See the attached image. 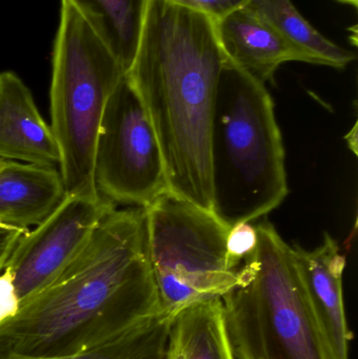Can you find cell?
I'll use <instances>...</instances> for the list:
<instances>
[{
	"label": "cell",
	"instance_id": "3957f363",
	"mask_svg": "<svg viewBox=\"0 0 358 359\" xmlns=\"http://www.w3.org/2000/svg\"><path fill=\"white\" fill-rule=\"evenodd\" d=\"M212 213L230 229L277 208L288 194L285 151L265 84L228 60L210 130Z\"/></svg>",
	"mask_w": 358,
	"mask_h": 359
},
{
	"label": "cell",
	"instance_id": "d6986e66",
	"mask_svg": "<svg viewBox=\"0 0 358 359\" xmlns=\"http://www.w3.org/2000/svg\"><path fill=\"white\" fill-rule=\"evenodd\" d=\"M168 1L205 13L212 18L216 19L235 8L246 6L250 0H168Z\"/></svg>",
	"mask_w": 358,
	"mask_h": 359
},
{
	"label": "cell",
	"instance_id": "7402d4cb",
	"mask_svg": "<svg viewBox=\"0 0 358 359\" xmlns=\"http://www.w3.org/2000/svg\"><path fill=\"white\" fill-rule=\"evenodd\" d=\"M338 1L342 2V4H349V6H352L353 8H357V0H338Z\"/></svg>",
	"mask_w": 358,
	"mask_h": 359
},
{
	"label": "cell",
	"instance_id": "6da1fadb",
	"mask_svg": "<svg viewBox=\"0 0 358 359\" xmlns=\"http://www.w3.org/2000/svg\"><path fill=\"white\" fill-rule=\"evenodd\" d=\"M161 311L145 207L113 209L62 273L0 327V348L27 358L76 355Z\"/></svg>",
	"mask_w": 358,
	"mask_h": 359
},
{
	"label": "cell",
	"instance_id": "ac0fdd59",
	"mask_svg": "<svg viewBox=\"0 0 358 359\" xmlns=\"http://www.w3.org/2000/svg\"><path fill=\"white\" fill-rule=\"evenodd\" d=\"M20 306L12 274L4 269L2 273H0V327L16 318Z\"/></svg>",
	"mask_w": 358,
	"mask_h": 359
},
{
	"label": "cell",
	"instance_id": "e0dca14e",
	"mask_svg": "<svg viewBox=\"0 0 358 359\" xmlns=\"http://www.w3.org/2000/svg\"><path fill=\"white\" fill-rule=\"evenodd\" d=\"M258 242L256 226L249 222L237 224L229 230L227 236V264L233 270H237L244 259L252 255Z\"/></svg>",
	"mask_w": 358,
	"mask_h": 359
},
{
	"label": "cell",
	"instance_id": "4fadbf2b",
	"mask_svg": "<svg viewBox=\"0 0 358 359\" xmlns=\"http://www.w3.org/2000/svg\"><path fill=\"white\" fill-rule=\"evenodd\" d=\"M165 359H235L222 297L197 302L174 313Z\"/></svg>",
	"mask_w": 358,
	"mask_h": 359
},
{
	"label": "cell",
	"instance_id": "7c38bea8",
	"mask_svg": "<svg viewBox=\"0 0 358 359\" xmlns=\"http://www.w3.org/2000/svg\"><path fill=\"white\" fill-rule=\"evenodd\" d=\"M67 196L52 166L6 161L0 168V222L29 229L50 217Z\"/></svg>",
	"mask_w": 358,
	"mask_h": 359
},
{
	"label": "cell",
	"instance_id": "8fae6325",
	"mask_svg": "<svg viewBox=\"0 0 358 359\" xmlns=\"http://www.w3.org/2000/svg\"><path fill=\"white\" fill-rule=\"evenodd\" d=\"M214 27L226 60L263 84L273 81L283 63H308L302 53L246 6L214 19Z\"/></svg>",
	"mask_w": 358,
	"mask_h": 359
},
{
	"label": "cell",
	"instance_id": "8992f818",
	"mask_svg": "<svg viewBox=\"0 0 358 359\" xmlns=\"http://www.w3.org/2000/svg\"><path fill=\"white\" fill-rule=\"evenodd\" d=\"M146 210L149 259L162 310L172 316L222 297L237 282L227 264L229 228L212 211L165 191Z\"/></svg>",
	"mask_w": 358,
	"mask_h": 359
},
{
	"label": "cell",
	"instance_id": "2e32d148",
	"mask_svg": "<svg viewBox=\"0 0 358 359\" xmlns=\"http://www.w3.org/2000/svg\"><path fill=\"white\" fill-rule=\"evenodd\" d=\"M172 316L161 311L90 351L56 358L16 355L0 348V359H165Z\"/></svg>",
	"mask_w": 358,
	"mask_h": 359
},
{
	"label": "cell",
	"instance_id": "7a4b0ae2",
	"mask_svg": "<svg viewBox=\"0 0 358 359\" xmlns=\"http://www.w3.org/2000/svg\"><path fill=\"white\" fill-rule=\"evenodd\" d=\"M225 61L214 18L149 0L125 73L157 136L168 191L212 212L210 130Z\"/></svg>",
	"mask_w": 358,
	"mask_h": 359
},
{
	"label": "cell",
	"instance_id": "52a82bcc",
	"mask_svg": "<svg viewBox=\"0 0 358 359\" xmlns=\"http://www.w3.org/2000/svg\"><path fill=\"white\" fill-rule=\"evenodd\" d=\"M94 179L99 194L113 204L147 207L168 191L157 136L125 74L101 120Z\"/></svg>",
	"mask_w": 358,
	"mask_h": 359
},
{
	"label": "cell",
	"instance_id": "30bf717a",
	"mask_svg": "<svg viewBox=\"0 0 358 359\" xmlns=\"http://www.w3.org/2000/svg\"><path fill=\"white\" fill-rule=\"evenodd\" d=\"M0 159L56 168L60 153L33 95L13 72L0 73Z\"/></svg>",
	"mask_w": 358,
	"mask_h": 359
},
{
	"label": "cell",
	"instance_id": "44dd1931",
	"mask_svg": "<svg viewBox=\"0 0 358 359\" xmlns=\"http://www.w3.org/2000/svg\"><path fill=\"white\" fill-rule=\"evenodd\" d=\"M350 135H352V138L349 139L346 138V140L348 141L349 145H351V142L353 141V151L354 154L357 153V124H355L354 128H353L352 132H350Z\"/></svg>",
	"mask_w": 358,
	"mask_h": 359
},
{
	"label": "cell",
	"instance_id": "ffe728a7",
	"mask_svg": "<svg viewBox=\"0 0 358 359\" xmlns=\"http://www.w3.org/2000/svg\"><path fill=\"white\" fill-rule=\"evenodd\" d=\"M29 229L16 227L0 222V273L6 267L13 250L19 240L29 231Z\"/></svg>",
	"mask_w": 358,
	"mask_h": 359
},
{
	"label": "cell",
	"instance_id": "9a60e30c",
	"mask_svg": "<svg viewBox=\"0 0 358 359\" xmlns=\"http://www.w3.org/2000/svg\"><path fill=\"white\" fill-rule=\"evenodd\" d=\"M247 8L271 25L308 63L345 69L357 58L315 29L296 10L291 0H250Z\"/></svg>",
	"mask_w": 358,
	"mask_h": 359
},
{
	"label": "cell",
	"instance_id": "277c9868",
	"mask_svg": "<svg viewBox=\"0 0 358 359\" xmlns=\"http://www.w3.org/2000/svg\"><path fill=\"white\" fill-rule=\"evenodd\" d=\"M223 295L235 359H327L292 247L268 221Z\"/></svg>",
	"mask_w": 358,
	"mask_h": 359
},
{
	"label": "cell",
	"instance_id": "5b68a950",
	"mask_svg": "<svg viewBox=\"0 0 358 359\" xmlns=\"http://www.w3.org/2000/svg\"><path fill=\"white\" fill-rule=\"evenodd\" d=\"M50 128L60 153L65 192L95 198L97 137L107 101L124 69L81 15L61 0L53 48Z\"/></svg>",
	"mask_w": 358,
	"mask_h": 359
},
{
	"label": "cell",
	"instance_id": "5bb4252c",
	"mask_svg": "<svg viewBox=\"0 0 358 359\" xmlns=\"http://www.w3.org/2000/svg\"><path fill=\"white\" fill-rule=\"evenodd\" d=\"M117 58L124 72L134 60L149 0H65Z\"/></svg>",
	"mask_w": 358,
	"mask_h": 359
},
{
	"label": "cell",
	"instance_id": "ba28073f",
	"mask_svg": "<svg viewBox=\"0 0 358 359\" xmlns=\"http://www.w3.org/2000/svg\"><path fill=\"white\" fill-rule=\"evenodd\" d=\"M113 209L116 204L101 194H67L50 217L19 240L4 269L12 274L21 305L62 273Z\"/></svg>",
	"mask_w": 358,
	"mask_h": 359
},
{
	"label": "cell",
	"instance_id": "603a6c76",
	"mask_svg": "<svg viewBox=\"0 0 358 359\" xmlns=\"http://www.w3.org/2000/svg\"><path fill=\"white\" fill-rule=\"evenodd\" d=\"M6 160L0 159V168H1L2 166H4V164L6 163Z\"/></svg>",
	"mask_w": 358,
	"mask_h": 359
},
{
	"label": "cell",
	"instance_id": "9c48e42d",
	"mask_svg": "<svg viewBox=\"0 0 358 359\" xmlns=\"http://www.w3.org/2000/svg\"><path fill=\"white\" fill-rule=\"evenodd\" d=\"M292 251L327 359H349L352 333L347 324L343 293L346 257L328 233L313 250L294 245Z\"/></svg>",
	"mask_w": 358,
	"mask_h": 359
}]
</instances>
